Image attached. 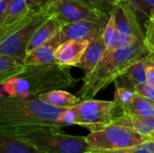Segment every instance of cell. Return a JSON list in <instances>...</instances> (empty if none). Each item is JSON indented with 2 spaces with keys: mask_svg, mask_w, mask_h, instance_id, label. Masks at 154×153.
I'll return each mask as SVG.
<instances>
[{
  "mask_svg": "<svg viewBox=\"0 0 154 153\" xmlns=\"http://www.w3.org/2000/svg\"><path fill=\"white\" fill-rule=\"evenodd\" d=\"M150 136L140 134L129 128L109 124L92 131L87 136L89 153L106 152L135 147L147 141Z\"/></svg>",
  "mask_w": 154,
  "mask_h": 153,
  "instance_id": "cell-5",
  "label": "cell"
},
{
  "mask_svg": "<svg viewBox=\"0 0 154 153\" xmlns=\"http://www.w3.org/2000/svg\"><path fill=\"white\" fill-rule=\"evenodd\" d=\"M89 41H68L60 44L55 52V62L66 67H76L80 61Z\"/></svg>",
  "mask_w": 154,
  "mask_h": 153,
  "instance_id": "cell-11",
  "label": "cell"
},
{
  "mask_svg": "<svg viewBox=\"0 0 154 153\" xmlns=\"http://www.w3.org/2000/svg\"><path fill=\"white\" fill-rule=\"evenodd\" d=\"M134 93L135 92L134 89L128 87H116L114 96V101L122 109L123 113L128 107Z\"/></svg>",
  "mask_w": 154,
  "mask_h": 153,
  "instance_id": "cell-24",
  "label": "cell"
},
{
  "mask_svg": "<svg viewBox=\"0 0 154 153\" xmlns=\"http://www.w3.org/2000/svg\"><path fill=\"white\" fill-rule=\"evenodd\" d=\"M50 17L45 8L37 11L21 28L12 32L0 42V54L24 59L27 46L36 30Z\"/></svg>",
  "mask_w": 154,
  "mask_h": 153,
  "instance_id": "cell-8",
  "label": "cell"
},
{
  "mask_svg": "<svg viewBox=\"0 0 154 153\" xmlns=\"http://www.w3.org/2000/svg\"><path fill=\"white\" fill-rule=\"evenodd\" d=\"M147 60H148V58L136 62L125 72V74L124 76H122V77L126 78L128 82L133 86V87L136 84L146 83L145 69H146Z\"/></svg>",
  "mask_w": 154,
  "mask_h": 153,
  "instance_id": "cell-23",
  "label": "cell"
},
{
  "mask_svg": "<svg viewBox=\"0 0 154 153\" xmlns=\"http://www.w3.org/2000/svg\"><path fill=\"white\" fill-rule=\"evenodd\" d=\"M111 14L116 23L119 47L129 45L144 38L143 31L136 16L129 8L116 3Z\"/></svg>",
  "mask_w": 154,
  "mask_h": 153,
  "instance_id": "cell-9",
  "label": "cell"
},
{
  "mask_svg": "<svg viewBox=\"0 0 154 153\" xmlns=\"http://www.w3.org/2000/svg\"><path fill=\"white\" fill-rule=\"evenodd\" d=\"M111 124L124 126L146 136H150L154 133V116L143 118L129 114H122L116 117Z\"/></svg>",
  "mask_w": 154,
  "mask_h": 153,
  "instance_id": "cell-14",
  "label": "cell"
},
{
  "mask_svg": "<svg viewBox=\"0 0 154 153\" xmlns=\"http://www.w3.org/2000/svg\"><path fill=\"white\" fill-rule=\"evenodd\" d=\"M75 119H76V109L74 106L66 108L61 113L59 118V123L62 127H64V126L75 124Z\"/></svg>",
  "mask_w": 154,
  "mask_h": 153,
  "instance_id": "cell-27",
  "label": "cell"
},
{
  "mask_svg": "<svg viewBox=\"0 0 154 153\" xmlns=\"http://www.w3.org/2000/svg\"><path fill=\"white\" fill-rule=\"evenodd\" d=\"M152 56L144 40H139L114 51H105L96 68L82 78L83 85L78 96L83 100L92 99L102 89L121 78L136 62Z\"/></svg>",
  "mask_w": 154,
  "mask_h": 153,
  "instance_id": "cell-2",
  "label": "cell"
},
{
  "mask_svg": "<svg viewBox=\"0 0 154 153\" xmlns=\"http://www.w3.org/2000/svg\"><path fill=\"white\" fill-rule=\"evenodd\" d=\"M143 34L144 42L154 59V14L145 23L143 28Z\"/></svg>",
  "mask_w": 154,
  "mask_h": 153,
  "instance_id": "cell-26",
  "label": "cell"
},
{
  "mask_svg": "<svg viewBox=\"0 0 154 153\" xmlns=\"http://www.w3.org/2000/svg\"><path fill=\"white\" fill-rule=\"evenodd\" d=\"M123 114H129L143 118H150L154 116V102L134 93L128 107Z\"/></svg>",
  "mask_w": 154,
  "mask_h": 153,
  "instance_id": "cell-19",
  "label": "cell"
},
{
  "mask_svg": "<svg viewBox=\"0 0 154 153\" xmlns=\"http://www.w3.org/2000/svg\"><path fill=\"white\" fill-rule=\"evenodd\" d=\"M102 37H103V41H104L106 51H114L117 48H119L116 23H115V19L112 14H110L108 20L106 23V26L102 33Z\"/></svg>",
  "mask_w": 154,
  "mask_h": 153,
  "instance_id": "cell-21",
  "label": "cell"
},
{
  "mask_svg": "<svg viewBox=\"0 0 154 153\" xmlns=\"http://www.w3.org/2000/svg\"><path fill=\"white\" fill-rule=\"evenodd\" d=\"M10 2H11V0H0V25L2 24L4 14H5V10Z\"/></svg>",
  "mask_w": 154,
  "mask_h": 153,
  "instance_id": "cell-32",
  "label": "cell"
},
{
  "mask_svg": "<svg viewBox=\"0 0 154 153\" xmlns=\"http://www.w3.org/2000/svg\"><path fill=\"white\" fill-rule=\"evenodd\" d=\"M134 153H154V141L149 138L143 143L131 148Z\"/></svg>",
  "mask_w": 154,
  "mask_h": 153,
  "instance_id": "cell-29",
  "label": "cell"
},
{
  "mask_svg": "<svg viewBox=\"0 0 154 153\" xmlns=\"http://www.w3.org/2000/svg\"><path fill=\"white\" fill-rule=\"evenodd\" d=\"M61 25L62 23H60L58 20L52 16H50L34 32L27 46L26 54L50 40L60 30Z\"/></svg>",
  "mask_w": 154,
  "mask_h": 153,
  "instance_id": "cell-16",
  "label": "cell"
},
{
  "mask_svg": "<svg viewBox=\"0 0 154 153\" xmlns=\"http://www.w3.org/2000/svg\"><path fill=\"white\" fill-rule=\"evenodd\" d=\"M84 5L101 11L108 15H110L114 5H116V0H78Z\"/></svg>",
  "mask_w": 154,
  "mask_h": 153,
  "instance_id": "cell-25",
  "label": "cell"
},
{
  "mask_svg": "<svg viewBox=\"0 0 154 153\" xmlns=\"http://www.w3.org/2000/svg\"><path fill=\"white\" fill-rule=\"evenodd\" d=\"M50 0H25L28 7L31 10L39 11L42 9L49 2Z\"/></svg>",
  "mask_w": 154,
  "mask_h": 153,
  "instance_id": "cell-31",
  "label": "cell"
},
{
  "mask_svg": "<svg viewBox=\"0 0 154 153\" xmlns=\"http://www.w3.org/2000/svg\"><path fill=\"white\" fill-rule=\"evenodd\" d=\"M56 33L46 42L27 53L23 59V64L25 66H36L54 62L56 50L60 45Z\"/></svg>",
  "mask_w": 154,
  "mask_h": 153,
  "instance_id": "cell-12",
  "label": "cell"
},
{
  "mask_svg": "<svg viewBox=\"0 0 154 153\" xmlns=\"http://www.w3.org/2000/svg\"><path fill=\"white\" fill-rule=\"evenodd\" d=\"M150 138H151V139H152V141H154V133H152V134L150 135Z\"/></svg>",
  "mask_w": 154,
  "mask_h": 153,
  "instance_id": "cell-33",
  "label": "cell"
},
{
  "mask_svg": "<svg viewBox=\"0 0 154 153\" xmlns=\"http://www.w3.org/2000/svg\"><path fill=\"white\" fill-rule=\"evenodd\" d=\"M108 20V19H107ZM107 21L82 20L62 24L56 35L60 44L68 41H93L103 33Z\"/></svg>",
  "mask_w": 154,
  "mask_h": 153,
  "instance_id": "cell-10",
  "label": "cell"
},
{
  "mask_svg": "<svg viewBox=\"0 0 154 153\" xmlns=\"http://www.w3.org/2000/svg\"><path fill=\"white\" fill-rule=\"evenodd\" d=\"M24 67L23 59L0 54V74L6 75L12 78L19 74Z\"/></svg>",
  "mask_w": 154,
  "mask_h": 153,
  "instance_id": "cell-20",
  "label": "cell"
},
{
  "mask_svg": "<svg viewBox=\"0 0 154 153\" xmlns=\"http://www.w3.org/2000/svg\"><path fill=\"white\" fill-rule=\"evenodd\" d=\"M29 11H31V9L28 7L25 0H11L4 14L2 23L13 22L24 15Z\"/></svg>",
  "mask_w": 154,
  "mask_h": 153,
  "instance_id": "cell-22",
  "label": "cell"
},
{
  "mask_svg": "<svg viewBox=\"0 0 154 153\" xmlns=\"http://www.w3.org/2000/svg\"><path fill=\"white\" fill-rule=\"evenodd\" d=\"M66 108L52 106L38 96L0 95V130L15 135L46 128H62L59 123Z\"/></svg>",
  "mask_w": 154,
  "mask_h": 153,
  "instance_id": "cell-1",
  "label": "cell"
},
{
  "mask_svg": "<svg viewBox=\"0 0 154 153\" xmlns=\"http://www.w3.org/2000/svg\"><path fill=\"white\" fill-rule=\"evenodd\" d=\"M47 14L60 23L88 20L94 22L107 21L109 15L91 8L78 0H50L44 6Z\"/></svg>",
  "mask_w": 154,
  "mask_h": 153,
  "instance_id": "cell-7",
  "label": "cell"
},
{
  "mask_svg": "<svg viewBox=\"0 0 154 153\" xmlns=\"http://www.w3.org/2000/svg\"><path fill=\"white\" fill-rule=\"evenodd\" d=\"M75 124L90 132L101 129L112 124L113 120L123 114L115 101L87 99L75 106Z\"/></svg>",
  "mask_w": 154,
  "mask_h": 153,
  "instance_id": "cell-6",
  "label": "cell"
},
{
  "mask_svg": "<svg viewBox=\"0 0 154 153\" xmlns=\"http://www.w3.org/2000/svg\"><path fill=\"white\" fill-rule=\"evenodd\" d=\"M38 97L42 101L59 108H69L76 106L81 101L78 96L72 95L61 89L52 90L41 94L38 96Z\"/></svg>",
  "mask_w": 154,
  "mask_h": 153,
  "instance_id": "cell-18",
  "label": "cell"
},
{
  "mask_svg": "<svg viewBox=\"0 0 154 153\" xmlns=\"http://www.w3.org/2000/svg\"><path fill=\"white\" fill-rule=\"evenodd\" d=\"M76 83L69 67L51 62L44 65L25 66L16 76L0 86V95L31 97L66 88Z\"/></svg>",
  "mask_w": 154,
  "mask_h": 153,
  "instance_id": "cell-3",
  "label": "cell"
},
{
  "mask_svg": "<svg viewBox=\"0 0 154 153\" xmlns=\"http://www.w3.org/2000/svg\"><path fill=\"white\" fill-rule=\"evenodd\" d=\"M0 153H41L23 139L0 130Z\"/></svg>",
  "mask_w": 154,
  "mask_h": 153,
  "instance_id": "cell-15",
  "label": "cell"
},
{
  "mask_svg": "<svg viewBox=\"0 0 154 153\" xmlns=\"http://www.w3.org/2000/svg\"><path fill=\"white\" fill-rule=\"evenodd\" d=\"M61 129H40L16 136L29 142L41 153H89L87 136L69 135Z\"/></svg>",
  "mask_w": 154,
  "mask_h": 153,
  "instance_id": "cell-4",
  "label": "cell"
},
{
  "mask_svg": "<svg viewBox=\"0 0 154 153\" xmlns=\"http://www.w3.org/2000/svg\"><path fill=\"white\" fill-rule=\"evenodd\" d=\"M105 51L106 46L103 41L102 34H100L90 41L80 61L76 65V67L81 69L84 71L85 76L88 75L89 73L92 72V70L100 61Z\"/></svg>",
  "mask_w": 154,
  "mask_h": 153,
  "instance_id": "cell-13",
  "label": "cell"
},
{
  "mask_svg": "<svg viewBox=\"0 0 154 153\" xmlns=\"http://www.w3.org/2000/svg\"><path fill=\"white\" fill-rule=\"evenodd\" d=\"M145 79L146 83L154 86V59L152 56L148 58L146 69H145Z\"/></svg>",
  "mask_w": 154,
  "mask_h": 153,
  "instance_id": "cell-30",
  "label": "cell"
},
{
  "mask_svg": "<svg viewBox=\"0 0 154 153\" xmlns=\"http://www.w3.org/2000/svg\"><path fill=\"white\" fill-rule=\"evenodd\" d=\"M116 3L126 6L134 14L143 31L154 14V0H116Z\"/></svg>",
  "mask_w": 154,
  "mask_h": 153,
  "instance_id": "cell-17",
  "label": "cell"
},
{
  "mask_svg": "<svg viewBox=\"0 0 154 153\" xmlns=\"http://www.w3.org/2000/svg\"><path fill=\"white\" fill-rule=\"evenodd\" d=\"M134 90L135 93L154 102V86L149 85L147 83L136 84L134 86Z\"/></svg>",
  "mask_w": 154,
  "mask_h": 153,
  "instance_id": "cell-28",
  "label": "cell"
}]
</instances>
